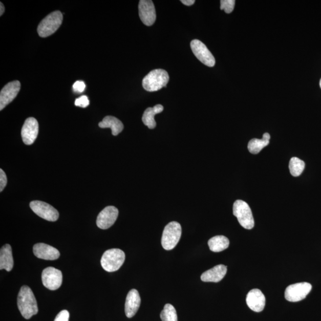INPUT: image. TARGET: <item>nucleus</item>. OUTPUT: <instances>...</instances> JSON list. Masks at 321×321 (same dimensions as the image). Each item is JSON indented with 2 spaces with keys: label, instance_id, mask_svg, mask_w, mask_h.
Listing matches in <instances>:
<instances>
[{
  "label": "nucleus",
  "instance_id": "obj_6",
  "mask_svg": "<svg viewBox=\"0 0 321 321\" xmlns=\"http://www.w3.org/2000/svg\"><path fill=\"white\" fill-rule=\"evenodd\" d=\"M233 214L237 218L239 223L246 229H252L254 222L252 211L247 203L238 200L234 203Z\"/></svg>",
  "mask_w": 321,
  "mask_h": 321
},
{
  "label": "nucleus",
  "instance_id": "obj_19",
  "mask_svg": "<svg viewBox=\"0 0 321 321\" xmlns=\"http://www.w3.org/2000/svg\"><path fill=\"white\" fill-rule=\"evenodd\" d=\"M13 265L12 247L9 244L5 245L0 250V269H6L9 272L12 271Z\"/></svg>",
  "mask_w": 321,
  "mask_h": 321
},
{
  "label": "nucleus",
  "instance_id": "obj_28",
  "mask_svg": "<svg viewBox=\"0 0 321 321\" xmlns=\"http://www.w3.org/2000/svg\"><path fill=\"white\" fill-rule=\"evenodd\" d=\"M85 84L82 81H77L73 85V91L76 93H82L85 89Z\"/></svg>",
  "mask_w": 321,
  "mask_h": 321
},
{
  "label": "nucleus",
  "instance_id": "obj_16",
  "mask_svg": "<svg viewBox=\"0 0 321 321\" xmlns=\"http://www.w3.org/2000/svg\"><path fill=\"white\" fill-rule=\"evenodd\" d=\"M266 298L264 294L259 289H253L250 290L246 297V303L249 308L256 312H260L263 311Z\"/></svg>",
  "mask_w": 321,
  "mask_h": 321
},
{
  "label": "nucleus",
  "instance_id": "obj_8",
  "mask_svg": "<svg viewBox=\"0 0 321 321\" xmlns=\"http://www.w3.org/2000/svg\"><path fill=\"white\" fill-rule=\"evenodd\" d=\"M190 47L192 52L199 61L203 64L213 67L216 64L215 58L205 44L198 39H194L190 43Z\"/></svg>",
  "mask_w": 321,
  "mask_h": 321
},
{
  "label": "nucleus",
  "instance_id": "obj_33",
  "mask_svg": "<svg viewBox=\"0 0 321 321\" xmlns=\"http://www.w3.org/2000/svg\"><path fill=\"white\" fill-rule=\"evenodd\" d=\"M319 85H320V88H321V79H320V80Z\"/></svg>",
  "mask_w": 321,
  "mask_h": 321
},
{
  "label": "nucleus",
  "instance_id": "obj_13",
  "mask_svg": "<svg viewBox=\"0 0 321 321\" xmlns=\"http://www.w3.org/2000/svg\"><path fill=\"white\" fill-rule=\"evenodd\" d=\"M119 216V210L115 206H106L99 213L97 219V226L102 230L108 229L115 223Z\"/></svg>",
  "mask_w": 321,
  "mask_h": 321
},
{
  "label": "nucleus",
  "instance_id": "obj_22",
  "mask_svg": "<svg viewBox=\"0 0 321 321\" xmlns=\"http://www.w3.org/2000/svg\"><path fill=\"white\" fill-rule=\"evenodd\" d=\"M210 250L213 252H220L226 250L230 245L229 240L224 236H216L208 241Z\"/></svg>",
  "mask_w": 321,
  "mask_h": 321
},
{
  "label": "nucleus",
  "instance_id": "obj_2",
  "mask_svg": "<svg viewBox=\"0 0 321 321\" xmlns=\"http://www.w3.org/2000/svg\"><path fill=\"white\" fill-rule=\"evenodd\" d=\"M169 79L167 71L163 69H156L144 77L142 86L147 91H157L167 86Z\"/></svg>",
  "mask_w": 321,
  "mask_h": 321
},
{
  "label": "nucleus",
  "instance_id": "obj_25",
  "mask_svg": "<svg viewBox=\"0 0 321 321\" xmlns=\"http://www.w3.org/2000/svg\"><path fill=\"white\" fill-rule=\"evenodd\" d=\"M162 321H178L176 310L171 304H166L161 312Z\"/></svg>",
  "mask_w": 321,
  "mask_h": 321
},
{
  "label": "nucleus",
  "instance_id": "obj_30",
  "mask_svg": "<svg viewBox=\"0 0 321 321\" xmlns=\"http://www.w3.org/2000/svg\"><path fill=\"white\" fill-rule=\"evenodd\" d=\"M7 179L6 173L0 169V191H2L7 185Z\"/></svg>",
  "mask_w": 321,
  "mask_h": 321
},
{
  "label": "nucleus",
  "instance_id": "obj_20",
  "mask_svg": "<svg viewBox=\"0 0 321 321\" xmlns=\"http://www.w3.org/2000/svg\"><path fill=\"white\" fill-rule=\"evenodd\" d=\"M99 127L102 129L110 128L112 129V135L113 136H117L123 131L124 125L117 118L109 116H106L104 119L99 123Z\"/></svg>",
  "mask_w": 321,
  "mask_h": 321
},
{
  "label": "nucleus",
  "instance_id": "obj_31",
  "mask_svg": "<svg viewBox=\"0 0 321 321\" xmlns=\"http://www.w3.org/2000/svg\"><path fill=\"white\" fill-rule=\"evenodd\" d=\"M181 2H182L184 5L190 6L194 5V4L195 3V0H182Z\"/></svg>",
  "mask_w": 321,
  "mask_h": 321
},
{
  "label": "nucleus",
  "instance_id": "obj_11",
  "mask_svg": "<svg viewBox=\"0 0 321 321\" xmlns=\"http://www.w3.org/2000/svg\"><path fill=\"white\" fill-rule=\"evenodd\" d=\"M39 132V124L34 117H29L25 120L22 127L21 135L26 145H31L34 143Z\"/></svg>",
  "mask_w": 321,
  "mask_h": 321
},
{
  "label": "nucleus",
  "instance_id": "obj_4",
  "mask_svg": "<svg viewBox=\"0 0 321 321\" xmlns=\"http://www.w3.org/2000/svg\"><path fill=\"white\" fill-rule=\"evenodd\" d=\"M125 253L119 249H112L105 251L101 258L102 267L107 272L119 270L125 261Z\"/></svg>",
  "mask_w": 321,
  "mask_h": 321
},
{
  "label": "nucleus",
  "instance_id": "obj_17",
  "mask_svg": "<svg viewBox=\"0 0 321 321\" xmlns=\"http://www.w3.org/2000/svg\"><path fill=\"white\" fill-rule=\"evenodd\" d=\"M141 297L138 290L132 289L129 291L125 304V313L127 318H131L135 315L141 305Z\"/></svg>",
  "mask_w": 321,
  "mask_h": 321
},
{
  "label": "nucleus",
  "instance_id": "obj_26",
  "mask_svg": "<svg viewBox=\"0 0 321 321\" xmlns=\"http://www.w3.org/2000/svg\"><path fill=\"white\" fill-rule=\"evenodd\" d=\"M220 3L221 10H224L226 13H231L233 11L236 3L234 0H221Z\"/></svg>",
  "mask_w": 321,
  "mask_h": 321
},
{
  "label": "nucleus",
  "instance_id": "obj_3",
  "mask_svg": "<svg viewBox=\"0 0 321 321\" xmlns=\"http://www.w3.org/2000/svg\"><path fill=\"white\" fill-rule=\"evenodd\" d=\"M62 14L60 11H55L40 22L37 31L40 37H46L53 35L60 28L62 22Z\"/></svg>",
  "mask_w": 321,
  "mask_h": 321
},
{
  "label": "nucleus",
  "instance_id": "obj_21",
  "mask_svg": "<svg viewBox=\"0 0 321 321\" xmlns=\"http://www.w3.org/2000/svg\"><path fill=\"white\" fill-rule=\"evenodd\" d=\"M164 110V107L161 104H158L153 108H147L144 112L142 116V121L144 124L150 129L156 128L157 123L154 119L155 116L161 113Z\"/></svg>",
  "mask_w": 321,
  "mask_h": 321
},
{
  "label": "nucleus",
  "instance_id": "obj_32",
  "mask_svg": "<svg viewBox=\"0 0 321 321\" xmlns=\"http://www.w3.org/2000/svg\"><path fill=\"white\" fill-rule=\"evenodd\" d=\"M0 7H0V9H1V10H0V15L2 16L4 12H5V7L2 3H0Z\"/></svg>",
  "mask_w": 321,
  "mask_h": 321
},
{
  "label": "nucleus",
  "instance_id": "obj_23",
  "mask_svg": "<svg viewBox=\"0 0 321 321\" xmlns=\"http://www.w3.org/2000/svg\"><path fill=\"white\" fill-rule=\"evenodd\" d=\"M270 138V135L268 133H265L262 139H253L250 140L248 146L249 152L252 154H259L264 147L268 145Z\"/></svg>",
  "mask_w": 321,
  "mask_h": 321
},
{
  "label": "nucleus",
  "instance_id": "obj_24",
  "mask_svg": "<svg viewBox=\"0 0 321 321\" xmlns=\"http://www.w3.org/2000/svg\"><path fill=\"white\" fill-rule=\"evenodd\" d=\"M305 167V163L297 157H293L289 162V169L291 175L294 177H298L303 173Z\"/></svg>",
  "mask_w": 321,
  "mask_h": 321
},
{
  "label": "nucleus",
  "instance_id": "obj_15",
  "mask_svg": "<svg viewBox=\"0 0 321 321\" xmlns=\"http://www.w3.org/2000/svg\"><path fill=\"white\" fill-rule=\"evenodd\" d=\"M33 252L36 257L45 260H56L60 255V252L57 249L42 243L35 245Z\"/></svg>",
  "mask_w": 321,
  "mask_h": 321
},
{
  "label": "nucleus",
  "instance_id": "obj_10",
  "mask_svg": "<svg viewBox=\"0 0 321 321\" xmlns=\"http://www.w3.org/2000/svg\"><path fill=\"white\" fill-rule=\"evenodd\" d=\"M42 282L47 289L56 290L62 285V273L61 271L54 267L44 269L42 273Z\"/></svg>",
  "mask_w": 321,
  "mask_h": 321
},
{
  "label": "nucleus",
  "instance_id": "obj_5",
  "mask_svg": "<svg viewBox=\"0 0 321 321\" xmlns=\"http://www.w3.org/2000/svg\"><path fill=\"white\" fill-rule=\"evenodd\" d=\"M182 236V227L176 221L168 223L164 228L161 239V244L163 248L170 250L175 248Z\"/></svg>",
  "mask_w": 321,
  "mask_h": 321
},
{
  "label": "nucleus",
  "instance_id": "obj_1",
  "mask_svg": "<svg viewBox=\"0 0 321 321\" xmlns=\"http://www.w3.org/2000/svg\"><path fill=\"white\" fill-rule=\"evenodd\" d=\"M17 306L25 319H30L38 313V305L30 287L27 286L21 287L17 297Z\"/></svg>",
  "mask_w": 321,
  "mask_h": 321
},
{
  "label": "nucleus",
  "instance_id": "obj_27",
  "mask_svg": "<svg viewBox=\"0 0 321 321\" xmlns=\"http://www.w3.org/2000/svg\"><path fill=\"white\" fill-rule=\"evenodd\" d=\"M75 105L77 106L82 107V108H86L90 105V101L88 97L85 95L77 98L75 100Z\"/></svg>",
  "mask_w": 321,
  "mask_h": 321
},
{
  "label": "nucleus",
  "instance_id": "obj_7",
  "mask_svg": "<svg viewBox=\"0 0 321 321\" xmlns=\"http://www.w3.org/2000/svg\"><path fill=\"white\" fill-rule=\"evenodd\" d=\"M312 285L309 283H298L288 286L285 290L286 299L290 302L301 301L310 293Z\"/></svg>",
  "mask_w": 321,
  "mask_h": 321
},
{
  "label": "nucleus",
  "instance_id": "obj_18",
  "mask_svg": "<svg viewBox=\"0 0 321 321\" xmlns=\"http://www.w3.org/2000/svg\"><path fill=\"white\" fill-rule=\"evenodd\" d=\"M227 271V268L225 265H217V266L203 273L201 279L202 281L204 282H220L226 275Z\"/></svg>",
  "mask_w": 321,
  "mask_h": 321
},
{
  "label": "nucleus",
  "instance_id": "obj_12",
  "mask_svg": "<svg viewBox=\"0 0 321 321\" xmlns=\"http://www.w3.org/2000/svg\"><path fill=\"white\" fill-rule=\"evenodd\" d=\"M20 87L19 81L15 80L7 83L3 88L0 92V110H3L14 100L20 90Z\"/></svg>",
  "mask_w": 321,
  "mask_h": 321
},
{
  "label": "nucleus",
  "instance_id": "obj_14",
  "mask_svg": "<svg viewBox=\"0 0 321 321\" xmlns=\"http://www.w3.org/2000/svg\"><path fill=\"white\" fill-rule=\"evenodd\" d=\"M140 18L147 27L152 26L156 20V12L154 3L151 0H141L139 4Z\"/></svg>",
  "mask_w": 321,
  "mask_h": 321
},
{
  "label": "nucleus",
  "instance_id": "obj_9",
  "mask_svg": "<svg viewBox=\"0 0 321 321\" xmlns=\"http://www.w3.org/2000/svg\"><path fill=\"white\" fill-rule=\"evenodd\" d=\"M30 207L37 216L44 220L55 221L58 219L57 210L47 203L39 201H32L30 203Z\"/></svg>",
  "mask_w": 321,
  "mask_h": 321
},
{
  "label": "nucleus",
  "instance_id": "obj_29",
  "mask_svg": "<svg viewBox=\"0 0 321 321\" xmlns=\"http://www.w3.org/2000/svg\"><path fill=\"white\" fill-rule=\"evenodd\" d=\"M69 312L67 310H63L55 317L54 321H69Z\"/></svg>",
  "mask_w": 321,
  "mask_h": 321
}]
</instances>
